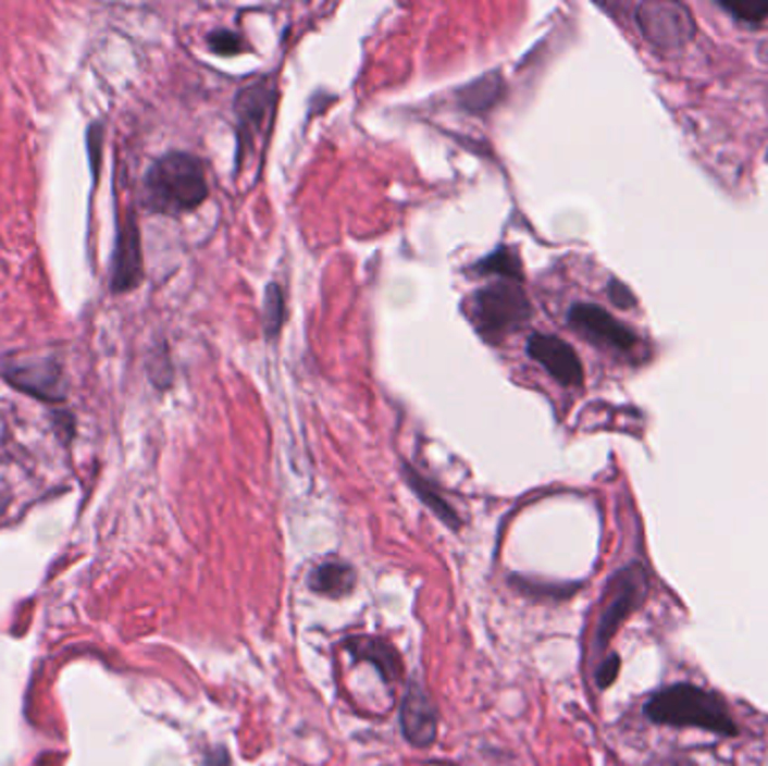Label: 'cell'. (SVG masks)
<instances>
[{"instance_id":"obj_5","label":"cell","mask_w":768,"mask_h":766,"mask_svg":"<svg viewBox=\"0 0 768 766\" xmlns=\"http://www.w3.org/2000/svg\"><path fill=\"white\" fill-rule=\"evenodd\" d=\"M636 23L643 37L660 50L683 48L696 32L690 10L681 3H643Z\"/></svg>"},{"instance_id":"obj_11","label":"cell","mask_w":768,"mask_h":766,"mask_svg":"<svg viewBox=\"0 0 768 766\" xmlns=\"http://www.w3.org/2000/svg\"><path fill=\"white\" fill-rule=\"evenodd\" d=\"M143 282V246H139V230L135 219L128 214L120 227L117 246L113 255V293H128Z\"/></svg>"},{"instance_id":"obj_16","label":"cell","mask_w":768,"mask_h":766,"mask_svg":"<svg viewBox=\"0 0 768 766\" xmlns=\"http://www.w3.org/2000/svg\"><path fill=\"white\" fill-rule=\"evenodd\" d=\"M474 270L476 274H501L504 279H510V282H519L523 276L519 255L510 248H499L493 255H487L474 265Z\"/></svg>"},{"instance_id":"obj_12","label":"cell","mask_w":768,"mask_h":766,"mask_svg":"<svg viewBox=\"0 0 768 766\" xmlns=\"http://www.w3.org/2000/svg\"><path fill=\"white\" fill-rule=\"evenodd\" d=\"M346 650L358 660H369V664L382 675L384 681H400L405 675V664L398 650L384 639L377 637H351L346 641Z\"/></svg>"},{"instance_id":"obj_21","label":"cell","mask_w":768,"mask_h":766,"mask_svg":"<svg viewBox=\"0 0 768 766\" xmlns=\"http://www.w3.org/2000/svg\"><path fill=\"white\" fill-rule=\"evenodd\" d=\"M609 297H611V301L616 304V306H620V308H632L634 306V295L630 293V291H627L620 282H611L609 284Z\"/></svg>"},{"instance_id":"obj_15","label":"cell","mask_w":768,"mask_h":766,"mask_svg":"<svg viewBox=\"0 0 768 766\" xmlns=\"http://www.w3.org/2000/svg\"><path fill=\"white\" fill-rule=\"evenodd\" d=\"M402 474H405V481L409 483L411 491L416 493V497L421 499V502L443 521V524H445L447 529H451V531H459V529H461L459 515L454 512V508H451V506L445 502V497L436 491L434 483H430L421 472L413 470L409 464L402 466Z\"/></svg>"},{"instance_id":"obj_20","label":"cell","mask_w":768,"mask_h":766,"mask_svg":"<svg viewBox=\"0 0 768 766\" xmlns=\"http://www.w3.org/2000/svg\"><path fill=\"white\" fill-rule=\"evenodd\" d=\"M618 672H620V656H618V654L605 656V660H603L598 672H596V683H598V688H600V690L609 688V685L618 679Z\"/></svg>"},{"instance_id":"obj_3","label":"cell","mask_w":768,"mask_h":766,"mask_svg":"<svg viewBox=\"0 0 768 766\" xmlns=\"http://www.w3.org/2000/svg\"><path fill=\"white\" fill-rule=\"evenodd\" d=\"M468 316L487 342L499 344L506 335L531 322L533 306L523 288L508 282V279H501L497 284L479 288L470 297Z\"/></svg>"},{"instance_id":"obj_10","label":"cell","mask_w":768,"mask_h":766,"mask_svg":"<svg viewBox=\"0 0 768 766\" xmlns=\"http://www.w3.org/2000/svg\"><path fill=\"white\" fill-rule=\"evenodd\" d=\"M5 375L14 387L41 400H61L65 394V380L61 367L50 360H16L5 367Z\"/></svg>"},{"instance_id":"obj_13","label":"cell","mask_w":768,"mask_h":766,"mask_svg":"<svg viewBox=\"0 0 768 766\" xmlns=\"http://www.w3.org/2000/svg\"><path fill=\"white\" fill-rule=\"evenodd\" d=\"M356 569L346 563L329 560L318 565L308 576V586L310 591H315L320 596L339 601L346 598L356 589Z\"/></svg>"},{"instance_id":"obj_19","label":"cell","mask_w":768,"mask_h":766,"mask_svg":"<svg viewBox=\"0 0 768 766\" xmlns=\"http://www.w3.org/2000/svg\"><path fill=\"white\" fill-rule=\"evenodd\" d=\"M721 8L746 23H761L768 16V3H723Z\"/></svg>"},{"instance_id":"obj_6","label":"cell","mask_w":768,"mask_h":766,"mask_svg":"<svg viewBox=\"0 0 768 766\" xmlns=\"http://www.w3.org/2000/svg\"><path fill=\"white\" fill-rule=\"evenodd\" d=\"M276 90L272 77H263L236 95V118H238V153L236 162L246 160L248 151L255 147L261 131H268L274 113Z\"/></svg>"},{"instance_id":"obj_8","label":"cell","mask_w":768,"mask_h":766,"mask_svg":"<svg viewBox=\"0 0 768 766\" xmlns=\"http://www.w3.org/2000/svg\"><path fill=\"white\" fill-rule=\"evenodd\" d=\"M527 354L540 367H544L550 373V378L560 382V385L565 387L582 385L584 369L575 354V348L569 342L548 333H533L527 344Z\"/></svg>"},{"instance_id":"obj_18","label":"cell","mask_w":768,"mask_h":766,"mask_svg":"<svg viewBox=\"0 0 768 766\" xmlns=\"http://www.w3.org/2000/svg\"><path fill=\"white\" fill-rule=\"evenodd\" d=\"M207 44H209V50L221 54V57H223V54H225V57H232V54H236V52L243 48L238 34L227 32V29H216V32L209 34Z\"/></svg>"},{"instance_id":"obj_7","label":"cell","mask_w":768,"mask_h":766,"mask_svg":"<svg viewBox=\"0 0 768 766\" xmlns=\"http://www.w3.org/2000/svg\"><path fill=\"white\" fill-rule=\"evenodd\" d=\"M569 324L593 344H603L616 351H632L639 344V337L630 329L596 304H575L569 310Z\"/></svg>"},{"instance_id":"obj_23","label":"cell","mask_w":768,"mask_h":766,"mask_svg":"<svg viewBox=\"0 0 768 766\" xmlns=\"http://www.w3.org/2000/svg\"><path fill=\"white\" fill-rule=\"evenodd\" d=\"M759 54H761V59H764V61H768V41H766V44H761Z\"/></svg>"},{"instance_id":"obj_14","label":"cell","mask_w":768,"mask_h":766,"mask_svg":"<svg viewBox=\"0 0 768 766\" xmlns=\"http://www.w3.org/2000/svg\"><path fill=\"white\" fill-rule=\"evenodd\" d=\"M506 92V84L499 73H487L479 77L476 82L468 84L466 88L459 90V107L470 113H487L493 111L499 99Z\"/></svg>"},{"instance_id":"obj_1","label":"cell","mask_w":768,"mask_h":766,"mask_svg":"<svg viewBox=\"0 0 768 766\" xmlns=\"http://www.w3.org/2000/svg\"><path fill=\"white\" fill-rule=\"evenodd\" d=\"M643 713L658 726L699 728L721 738H735L740 733L723 696L696 683H672L656 690L645 702Z\"/></svg>"},{"instance_id":"obj_4","label":"cell","mask_w":768,"mask_h":766,"mask_svg":"<svg viewBox=\"0 0 768 766\" xmlns=\"http://www.w3.org/2000/svg\"><path fill=\"white\" fill-rule=\"evenodd\" d=\"M649 591V576L641 563H632L622 567L609 582L605 591V605L598 618L596 630V650L603 652L609 647L611 639L622 627V622L630 618L647 598Z\"/></svg>"},{"instance_id":"obj_2","label":"cell","mask_w":768,"mask_h":766,"mask_svg":"<svg viewBox=\"0 0 768 766\" xmlns=\"http://www.w3.org/2000/svg\"><path fill=\"white\" fill-rule=\"evenodd\" d=\"M209 196L202 162L185 151H171L147 171L143 198L149 212L181 217L194 212Z\"/></svg>"},{"instance_id":"obj_17","label":"cell","mask_w":768,"mask_h":766,"mask_svg":"<svg viewBox=\"0 0 768 766\" xmlns=\"http://www.w3.org/2000/svg\"><path fill=\"white\" fill-rule=\"evenodd\" d=\"M284 318H286L284 291L278 284H270L263 297V331L268 337H274L278 331H282Z\"/></svg>"},{"instance_id":"obj_9","label":"cell","mask_w":768,"mask_h":766,"mask_svg":"<svg viewBox=\"0 0 768 766\" xmlns=\"http://www.w3.org/2000/svg\"><path fill=\"white\" fill-rule=\"evenodd\" d=\"M400 726L405 740L416 749H430L438 736V711L432 704L428 692L409 683L400 706Z\"/></svg>"},{"instance_id":"obj_22","label":"cell","mask_w":768,"mask_h":766,"mask_svg":"<svg viewBox=\"0 0 768 766\" xmlns=\"http://www.w3.org/2000/svg\"><path fill=\"white\" fill-rule=\"evenodd\" d=\"M205 766H230V753L227 749H214L209 751L205 757Z\"/></svg>"}]
</instances>
